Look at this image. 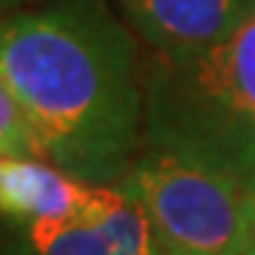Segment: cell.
I'll use <instances>...</instances> for the list:
<instances>
[{"label": "cell", "mask_w": 255, "mask_h": 255, "mask_svg": "<svg viewBox=\"0 0 255 255\" xmlns=\"http://www.w3.org/2000/svg\"><path fill=\"white\" fill-rule=\"evenodd\" d=\"M34 3H40V0H0V20L11 17V14H17V11L34 6Z\"/></svg>", "instance_id": "cell-8"}, {"label": "cell", "mask_w": 255, "mask_h": 255, "mask_svg": "<svg viewBox=\"0 0 255 255\" xmlns=\"http://www.w3.org/2000/svg\"><path fill=\"white\" fill-rule=\"evenodd\" d=\"M100 184H85L31 156H0V216L14 224L71 219L88 213Z\"/></svg>", "instance_id": "cell-6"}, {"label": "cell", "mask_w": 255, "mask_h": 255, "mask_svg": "<svg viewBox=\"0 0 255 255\" xmlns=\"http://www.w3.org/2000/svg\"><path fill=\"white\" fill-rule=\"evenodd\" d=\"M247 255H255V230H253V244H250V253Z\"/></svg>", "instance_id": "cell-9"}, {"label": "cell", "mask_w": 255, "mask_h": 255, "mask_svg": "<svg viewBox=\"0 0 255 255\" xmlns=\"http://www.w3.org/2000/svg\"><path fill=\"white\" fill-rule=\"evenodd\" d=\"M0 80L37 153L74 179L119 184L142 156V57L108 0H40L0 20Z\"/></svg>", "instance_id": "cell-1"}, {"label": "cell", "mask_w": 255, "mask_h": 255, "mask_svg": "<svg viewBox=\"0 0 255 255\" xmlns=\"http://www.w3.org/2000/svg\"><path fill=\"white\" fill-rule=\"evenodd\" d=\"M150 51H193L227 40L253 17L255 0H117Z\"/></svg>", "instance_id": "cell-5"}, {"label": "cell", "mask_w": 255, "mask_h": 255, "mask_svg": "<svg viewBox=\"0 0 255 255\" xmlns=\"http://www.w3.org/2000/svg\"><path fill=\"white\" fill-rule=\"evenodd\" d=\"M0 255H162L150 219L125 184H100L88 213L17 224Z\"/></svg>", "instance_id": "cell-4"}, {"label": "cell", "mask_w": 255, "mask_h": 255, "mask_svg": "<svg viewBox=\"0 0 255 255\" xmlns=\"http://www.w3.org/2000/svg\"><path fill=\"white\" fill-rule=\"evenodd\" d=\"M0 139L9 147V156H40L37 153L34 133L20 111L14 94L0 80Z\"/></svg>", "instance_id": "cell-7"}, {"label": "cell", "mask_w": 255, "mask_h": 255, "mask_svg": "<svg viewBox=\"0 0 255 255\" xmlns=\"http://www.w3.org/2000/svg\"><path fill=\"white\" fill-rule=\"evenodd\" d=\"M119 184H125L147 213L162 255L250 253L255 201L219 167L145 147Z\"/></svg>", "instance_id": "cell-3"}, {"label": "cell", "mask_w": 255, "mask_h": 255, "mask_svg": "<svg viewBox=\"0 0 255 255\" xmlns=\"http://www.w3.org/2000/svg\"><path fill=\"white\" fill-rule=\"evenodd\" d=\"M145 147L233 176L255 201V11L227 40L142 57Z\"/></svg>", "instance_id": "cell-2"}]
</instances>
